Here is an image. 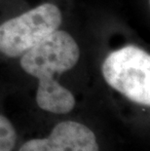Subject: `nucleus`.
Wrapping results in <instances>:
<instances>
[{"label": "nucleus", "mask_w": 150, "mask_h": 151, "mask_svg": "<svg viewBox=\"0 0 150 151\" xmlns=\"http://www.w3.org/2000/svg\"><path fill=\"white\" fill-rule=\"evenodd\" d=\"M21 57L23 69L39 80L38 106L56 114L71 111L75 99L71 92L54 79V74H62L77 63L80 51L75 40L65 31L56 30Z\"/></svg>", "instance_id": "obj_1"}, {"label": "nucleus", "mask_w": 150, "mask_h": 151, "mask_svg": "<svg viewBox=\"0 0 150 151\" xmlns=\"http://www.w3.org/2000/svg\"><path fill=\"white\" fill-rule=\"evenodd\" d=\"M105 81L136 104L150 105V56L136 46L111 53L103 65Z\"/></svg>", "instance_id": "obj_2"}, {"label": "nucleus", "mask_w": 150, "mask_h": 151, "mask_svg": "<svg viewBox=\"0 0 150 151\" xmlns=\"http://www.w3.org/2000/svg\"><path fill=\"white\" fill-rule=\"evenodd\" d=\"M62 14L56 5L45 3L0 24V53L21 57L58 30Z\"/></svg>", "instance_id": "obj_3"}, {"label": "nucleus", "mask_w": 150, "mask_h": 151, "mask_svg": "<svg viewBox=\"0 0 150 151\" xmlns=\"http://www.w3.org/2000/svg\"><path fill=\"white\" fill-rule=\"evenodd\" d=\"M19 151H98L97 139L85 125L60 122L47 139L27 141Z\"/></svg>", "instance_id": "obj_4"}, {"label": "nucleus", "mask_w": 150, "mask_h": 151, "mask_svg": "<svg viewBox=\"0 0 150 151\" xmlns=\"http://www.w3.org/2000/svg\"><path fill=\"white\" fill-rule=\"evenodd\" d=\"M16 131L7 118L0 115V151H12L14 149Z\"/></svg>", "instance_id": "obj_5"}]
</instances>
